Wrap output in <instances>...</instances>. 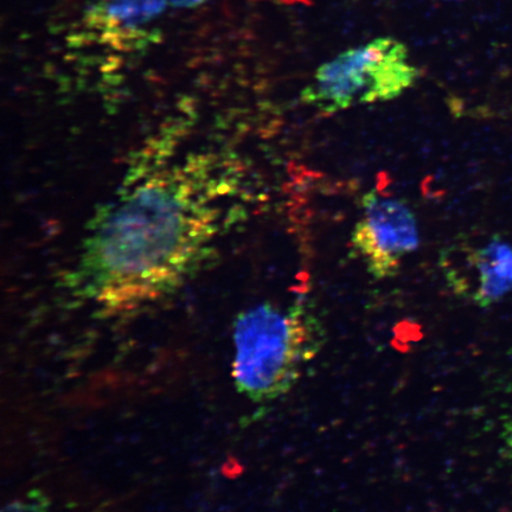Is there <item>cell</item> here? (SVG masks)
<instances>
[{
	"label": "cell",
	"mask_w": 512,
	"mask_h": 512,
	"mask_svg": "<svg viewBox=\"0 0 512 512\" xmlns=\"http://www.w3.org/2000/svg\"><path fill=\"white\" fill-rule=\"evenodd\" d=\"M444 2H450V0H444Z\"/></svg>",
	"instance_id": "obj_7"
},
{
	"label": "cell",
	"mask_w": 512,
	"mask_h": 512,
	"mask_svg": "<svg viewBox=\"0 0 512 512\" xmlns=\"http://www.w3.org/2000/svg\"><path fill=\"white\" fill-rule=\"evenodd\" d=\"M198 181L187 168L159 171L115 203L87 253L96 302L133 309L181 285L219 232L214 190Z\"/></svg>",
	"instance_id": "obj_1"
},
{
	"label": "cell",
	"mask_w": 512,
	"mask_h": 512,
	"mask_svg": "<svg viewBox=\"0 0 512 512\" xmlns=\"http://www.w3.org/2000/svg\"><path fill=\"white\" fill-rule=\"evenodd\" d=\"M418 78L406 44L394 37H377L323 63L300 98L319 112L335 114L399 98Z\"/></svg>",
	"instance_id": "obj_3"
},
{
	"label": "cell",
	"mask_w": 512,
	"mask_h": 512,
	"mask_svg": "<svg viewBox=\"0 0 512 512\" xmlns=\"http://www.w3.org/2000/svg\"><path fill=\"white\" fill-rule=\"evenodd\" d=\"M322 345V326L303 304L287 311L268 303L255 306L235 323L236 388L256 403L277 400L296 386Z\"/></svg>",
	"instance_id": "obj_2"
},
{
	"label": "cell",
	"mask_w": 512,
	"mask_h": 512,
	"mask_svg": "<svg viewBox=\"0 0 512 512\" xmlns=\"http://www.w3.org/2000/svg\"><path fill=\"white\" fill-rule=\"evenodd\" d=\"M49 501L40 491H31L24 497L6 504L2 512H48Z\"/></svg>",
	"instance_id": "obj_6"
},
{
	"label": "cell",
	"mask_w": 512,
	"mask_h": 512,
	"mask_svg": "<svg viewBox=\"0 0 512 512\" xmlns=\"http://www.w3.org/2000/svg\"><path fill=\"white\" fill-rule=\"evenodd\" d=\"M351 245L371 277H395L403 260L420 246L414 211L405 201L367 192L362 198V215L351 233Z\"/></svg>",
	"instance_id": "obj_4"
},
{
	"label": "cell",
	"mask_w": 512,
	"mask_h": 512,
	"mask_svg": "<svg viewBox=\"0 0 512 512\" xmlns=\"http://www.w3.org/2000/svg\"><path fill=\"white\" fill-rule=\"evenodd\" d=\"M478 286L475 302L483 307L499 302L512 291V246L494 239L472 256Z\"/></svg>",
	"instance_id": "obj_5"
}]
</instances>
